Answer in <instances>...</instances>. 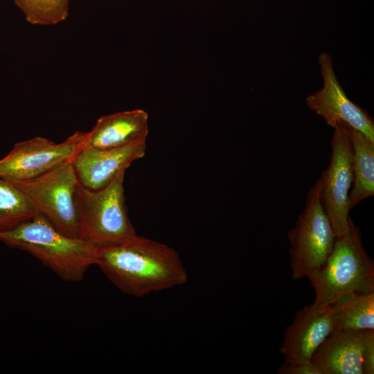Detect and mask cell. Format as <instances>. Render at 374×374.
I'll return each instance as SVG.
<instances>
[{
	"instance_id": "4fadbf2b",
	"label": "cell",
	"mask_w": 374,
	"mask_h": 374,
	"mask_svg": "<svg viewBox=\"0 0 374 374\" xmlns=\"http://www.w3.org/2000/svg\"><path fill=\"white\" fill-rule=\"evenodd\" d=\"M148 115L142 109L117 112L99 118L87 132L86 145L94 148H118L146 140Z\"/></svg>"
},
{
	"instance_id": "ac0fdd59",
	"label": "cell",
	"mask_w": 374,
	"mask_h": 374,
	"mask_svg": "<svg viewBox=\"0 0 374 374\" xmlns=\"http://www.w3.org/2000/svg\"><path fill=\"white\" fill-rule=\"evenodd\" d=\"M362 371L363 374L374 373V329L364 330Z\"/></svg>"
},
{
	"instance_id": "3957f363",
	"label": "cell",
	"mask_w": 374,
	"mask_h": 374,
	"mask_svg": "<svg viewBox=\"0 0 374 374\" xmlns=\"http://www.w3.org/2000/svg\"><path fill=\"white\" fill-rule=\"evenodd\" d=\"M307 278L315 293L314 303L331 305L350 292H374V265L366 252L361 234L351 218L346 233L336 238L323 265Z\"/></svg>"
},
{
	"instance_id": "d6986e66",
	"label": "cell",
	"mask_w": 374,
	"mask_h": 374,
	"mask_svg": "<svg viewBox=\"0 0 374 374\" xmlns=\"http://www.w3.org/2000/svg\"><path fill=\"white\" fill-rule=\"evenodd\" d=\"M278 374H321L319 369L311 360L301 363L285 362L280 366Z\"/></svg>"
},
{
	"instance_id": "8992f818",
	"label": "cell",
	"mask_w": 374,
	"mask_h": 374,
	"mask_svg": "<svg viewBox=\"0 0 374 374\" xmlns=\"http://www.w3.org/2000/svg\"><path fill=\"white\" fill-rule=\"evenodd\" d=\"M6 180L21 190L37 213L44 216L59 231L69 236L80 238L75 204L79 181L72 161L33 179Z\"/></svg>"
},
{
	"instance_id": "52a82bcc",
	"label": "cell",
	"mask_w": 374,
	"mask_h": 374,
	"mask_svg": "<svg viewBox=\"0 0 374 374\" xmlns=\"http://www.w3.org/2000/svg\"><path fill=\"white\" fill-rule=\"evenodd\" d=\"M87 137V132L77 131L58 143L42 136L18 142L0 159V178L27 180L72 161Z\"/></svg>"
},
{
	"instance_id": "277c9868",
	"label": "cell",
	"mask_w": 374,
	"mask_h": 374,
	"mask_svg": "<svg viewBox=\"0 0 374 374\" xmlns=\"http://www.w3.org/2000/svg\"><path fill=\"white\" fill-rule=\"evenodd\" d=\"M121 171L107 186L89 189L80 183L75 194L79 235L96 247L121 242L136 235L128 216Z\"/></svg>"
},
{
	"instance_id": "9a60e30c",
	"label": "cell",
	"mask_w": 374,
	"mask_h": 374,
	"mask_svg": "<svg viewBox=\"0 0 374 374\" xmlns=\"http://www.w3.org/2000/svg\"><path fill=\"white\" fill-rule=\"evenodd\" d=\"M330 308L335 330L374 329V292L348 293Z\"/></svg>"
},
{
	"instance_id": "7a4b0ae2",
	"label": "cell",
	"mask_w": 374,
	"mask_h": 374,
	"mask_svg": "<svg viewBox=\"0 0 374 374\" xmlns=\"http://www.w3.org/2000/svg\"><path fill=\"white\" fill-rule=\"evenodd\" d=\"M0 241L28 252L66 282L82 281L96 263L98 247L63 233L38 213L15 227L1 231Z\"/></svg>"
},
{
	"instance_id": "7c38bea8",
	"label": "cell",
	"mask_w": 374,
	"mask_h": 374,
	"mask_svg": "<svg viewBox=\"0 0 374 374\" xmlns=\"http://www.w3.org/2000/svg\"><path fill=\"white\" fill-rule=\"evenodd\" d=\"M364 330H335L317 348L311 362L321 374H363Z\"/></svg>"
},
{
	"instance_id": "8fae6325",
	"label": "cell",
	"mask_w": 374,
	"mask_h": 374,
	"mask_svg": "<svg viewBox=\"0 0 374 374\" xmlns=\"http://www.w3.org/2000/svg\"><path fill=\"white\" fill-rule=\"evenodd\" d=\"M334 330L330 305L313 303L299 310L286 328L280 348L285 362L310 360L317 348Z\"/></svg>"
},
{
	"instance_id": "30bf717a",
	"label": "cell",
	"mask_w": 374,
	"mask_h": 374,
	"mask_svg": "<svg viewBox=\"0 0 374 374\" xmlns=\"http://www.w3.org/2000/svg\"><path fill=\"white\" fill-rule=\"evenodd\" d=\"M146 140L112 148H94L85 145L72 160L79 183L91 190L109 185L132 162L144 157Z\"/></svg>"
},
{
	"instance_id": "2e32d148",
	"label": "cell",
	"mask_w": 374,
	"mask_h": 374,
	"mask_svg": "<svg viewBox=\"0 0 374 374\" xmlns=\"http://www.w3.org/2000/svg\"><path fill=\"white\" fill-rule=\"evenodd\" d=\"M37 211L24 193L0 178V232L30 220Z\"/></svg>"
},
{
	"instance_id": "6da1fadb",
	"label": "cell",
	"mask_w": 374,
	"mask_h": 374,
	"mask_svg": "<svg viewBox=\"0 0 374 374\" xmlns=\"http://www.w3.org/2000/svg\"><path fill=\"white\" fill-rule=\"evenodd\" d=\"M96 265L118 290L134 297L183 285L188 278L176 250L137 234L98 247Z\"/></svg>"
},
{
	"instance_id": "e0dca14e",
	"label": "cell",
	"mask_w": 374,
	"mask_h": 374,
	"mask_svg": "<svg viewBox=\"0 0 374 374\" xmlns=\"http://www.w3.org/2000/svg\"><path fill=\"white\" fill-rule=\"evenodd\" d=\"M70 0H15L26 21L33 25H54L64 21Z\"/></svg>"
},
{
	"instance_id": "9c48e42d",
	"label": "cell",
	"mask_w": 374,
	"mask_h": 374,
	"mask_svg": "<svg viewBox=\"0 0 374 374\" xmlns=\"http://www.w3.org/2000/svg\"><path fill=\"white\" fill-rule=\"evenodd\" d=\"M318 61L323 84L321 89L306 98L309 108L331 127L339 123H346L374 142L373 119L348 98L335 75L331 56L322 53Z\"/></svg>"
},
{
	"instance_id": "5b68a950",
	"label": "cell",
	"mask_w": 374,
	"mask_h": 374,
	"mask_svg": "<svg viewBox=\"0 0 374 374\" xmlns=\"http://www.w3.org/2000/svg\"><path fill=\"white\" fill-rule=\"evenodd\" d=\"M320 181L307 195L305 207L287 233L292 278L299 280L321 268L331 253L336 235L320 200Z\"/></svg>"
},
{
	"instance_id": "5bb4252c",
	"label": "cell",
	"mask_w": 374,
	"mask_h": 374,
	"mask_svg": "<svg viewBox=\"0 0 374 374\" xmlns=\"http://www.w3.org/2000/svg\"><path fill=\"white\" fill-rule=\"evenodd\" d=\"M352 148L353 186L348 195L350 210L374 195V142L348 125Z\"/></svg>"
},
{
	"instance_id": "ba28073f",
	"label": "cell",
	"mask_w": 374,
	"mask_h": 374,
	"mask_svg": "<svg viewBox=\"0 0 374 374\" xmlns=\"http://www.w3.org/2000/svg\"><path fill=\"white\" fill-rule=\"evenodd\" d=\"M331 148L329 165L319 178L320 200L336 238H339L348 228V195L353 179L352 148L348 125L346 123H339L334 127Z\"/></svg>"
}]
</instances>
